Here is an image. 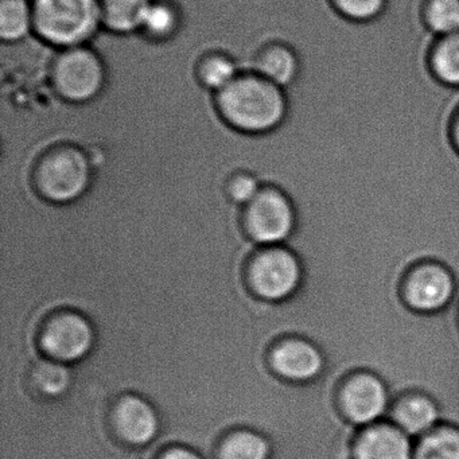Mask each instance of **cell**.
Returning <instances> with one entry per match:
<instances>
[{
	"label": "cell",
	"mask_w": 459,
	"mask_h": 459,
	"mask_svg": "<svg viewBox=\"0 0 459 459\" xmlns=\"http://www.w3.org/2000/svg\"><path fill=\"white\" fill-rule=\"evenodd\" d=\"M217 108L228 125L244 133L273 130L283 122L286 98L281 87L260 76H238L220 91Z\"/></svg>",
	"instance_id": "obj_1"
},
{
	"label": "cell",
	"mask_w": 459,
	"mask_h": 459,
	"mask_svg": "<svg viewBox=\"0 0 459 459\" xmlns=\"http://www.w3.org/2000/svg\"><path fill=\"white\" fill-rule=\"evenodd\" d=\"M31 10L39 37L68 49L88 41L101 22L100 0H33Z\"/></svg>",
	"instance_id": "obj_2"
},
{
	"label": "cell",
	"mask_w": 459,
	"mask_h": 459,
	"mask_svg": "<svg viewBox=\"0 0 459 459\" xmlns=\"http://www.w3.org/2000/svg\"><path fill=\"white\" fill-rule=\"evenodd\" d=\"M87 157L74 147L50 150L36 169V185L42 195L53 203L65 204L84 195L90 185Z\"/></svg>",
	"instance_id": "obj_3"
},
{
	"label": "cell",
	"mask_w": 459,
	"mask_h": 459,
	"mask_svg": "<svg viewBox=\"0 0 459 459\" xmlns=\"http://www.w3.org/2000/svg\"><path fill=\"white\" fill-rule=\"evenodd\" d=\"M104 79L106 74L100 58L85 48H71L55 64L56 90L74 103H84L98 96Z\"/></svg>",
	"instance_id": "obj_4"
},
{
	"label": "cell",
	"mask_w": 459,
	"mask_h": 459,
	"mask_svg": "<svg viewBox=\"0 0 459 459\" xmlns=\"http://www.w3.org/2000/svg\"><path fill=\"white\" fill-rule=\"evenodd\" d=\"M251 281L260 297L281 300L290 297L300 281L298 260L284 249L263 252L251 267Z\"/></svg>",
	"instance_id": "obj_5"
},
{
	"label": "cell",
	"mask_w": 459,
	"mask_h": 459,
	"mask_svg": "<svg viewBox=\"0 0 459 459\" xmlns=\"http://www.w3.org/2000/svg\"><path fill=\"white\" fill-rule=\"evenodd\" d=\"M95 334L82 316L74 313L60 314L53 318L42 333L41 345L50 359L58 362H74L92 349Z\"/></svg>",
	"instance_id": "obj_6"
},
{
	"label": "cell",
	"mask_w": 459,
	"mask_h": 459,
	"mask_svg": "<svg viewBox=\"0 0 459 459\" xmlns=\"http://www.w3.org/2000/svg\"><path fill=\"white\" fill-rule=\"evenodd\" d=\"M247 225L255 240L275 244L291 233L294 214L289 200L276 190H263L249 204Z\"/></svg>",
	"instance_id": "obj_7"
},
{
	"label": "cell",
	"mask_w": 459,
	"mask_h": 459,
	"mask_svg": "<svg viewBox=\"0 0 459 459\" xmlns=\"http://www.w3.org/2000/svg\"><path fill=\"white\" fill-rule=\"evenodd\" d=\"M386 402L385 388L373 376H357L343 389V410L354 423L367 424L380 418Z\"/></svg>",
	"instance_id": "obj_8"
},
{
	"label": "cell",
	"mask_w": 459,
	"mask_h": 459,
	"mask_svg": "<svg viewBox=\"0 0 459 459\" xmlns=\"http://www.w3.org/2000/svg\"><path fill=\"white\" fill-rule=\"evenodd\" d=\"M114 420L120 437L130 445H147L154 439L160 429L157 413L152 405L135 396L120 400Z\"/></svg>",
	"instance_id": "obj_9"
},
{
	"label": "cell",
	"mask_w": 459,
	"mask_h": 459,
	"mask_svg": "<svg viewBox=\"0 0 459 459\" xmlns=\"http://www.w3.org/2000/svg\"><path fill=\"white\" fill-rule=\"evenodd\" d=\"M453 281L439 267H424L411 276L407 287L410 305L423 313L440 310L453 295Z\"/></svg>",
	"instance_id": "obj_10"
},
{
	"label": "cell",
	"mask_w": 459,
	"mask_h": 459,
	"mask_svg": "<svg viewBox=\"0 0 459 459\" xmlns=\"http://www.w3.org/2000/svg\"><path fill=\"white\" fill-rule=\"evenodd\" d=\"M273 369L289 380L303 381L316 377L322 370L324 359L310 343L289 341L273 351Z\"/></svg>",
	"instance_id": "obj_11"
},
{
	"label": "cell",
	"mask_w": 459,
	"mask_h": 459,
	"mask_svg": "<svg viewBox=\"0 0 459 459\" xmlns=\"http://www.w3.org/2000/svg\"><path fill=\"white\" fill-rule=\"evenodd\" d=\"M356 459H412L411 446L403 432L391 427H375L356 445Z\"/></svg>",
	"instance_id": "obj_12"
},
{
	"label": "cell",
	"mask_w": 459,
	"mask_h": 459,
	"mask_svg": "<svg viewBox=\"0 0 459 459\" xmlns=\"http://www.w3.org/2000/svg\"><path fill=\"white\" fill-rule=\"evenodd\" d=\"M152 0H100L101 22L117 33L142 29Z\"/></svg>",
	"instance_id": "obj_13"
},
{
	"label": "cell",
	"mask_w": 459,
	"mask_h": 459,
	"mask_svg": "<svg viewBox=\"0 0 459 459\" xmlns=\"http://www.w3.org/2000/svg\"><path fill=\"white\" fill-rule=\"evenodd\" d=\"M256 66L260 76L281 88L291 84L298 76L299 60L290 48L273 45L260 53Z\"/></svg>",
	"instance_id": "obj_14"
},
{
	"label": "cell",
	"mask_w": 459,
	"mask_h": 459,
	"mask_svg": "<svg viewBox=\"0 0 459 459\" xmlns=\"http://www.w3.org/2000/svg\"><path fill=\"white\" fill-rule=\"evenodd\" d=\"M435 77L447 87L459 88V33L443 37L429 58Z\"/></svg>",
	"instance_id": "obj_15"
},
{
	"label": "cell",
	"mask_w": 459,
	"mask_h": 459,
	"mask_svg": "<svg viewBox=\"0 0 459 459\" xmlns=\"http://www.w3.org/2000/svg\"><path fill=\"white\" fill-rule=\"evenodd\" d=\"M394 419L407 434L419 435L434 426L437 411L426 397H412L396 408Z\"/></svg>",
	"instance_id": "obj_16"
},
{
	"label": "cell",
	"mask_w": 459,
	"mask_h": 459,
	"mask_svg": "<svg viewBox=\"0 0 459 459\" xmlns=\"http://www.w3.org/2000/svg\"><path fill=\"white\" fill-rule=\"evenodd\" d=\"M33 26V10L26 0H2L0 4V36L4 41H18Z\"/></svg>",
	"instance_id": "obj_17"
},
{
	"label": "cell",
	"mask_w": 459,
	"mask_h": 459,
	"mask_svg": "<svg viewBox=\"0 0 459 459\" xmlns=\"http://www.w3.org/2000/svg\"><path fill=\"white\" fill-rule=\"evenodd\" d=\"M267 440L252 431H238L222 442L219 459H268Z\"/></svg>",
	"instance_id": "obj_18"
},
{
	"label": "cell",
	"mask_w": 459,
	"mask_h": 459,
	"mask_svg": "<svg viewBox=\"0 0 459 459\" xmlns=\"http://www.w3.org/2000/svg\"><path fill=\"white\" fill-rule=\"evenodd\" d=\"M424 21L434 34L459 33V0H429Z\"/></svg>",
	"instance_id": "obj_19"
},
{
	"label": "cell",
	"mask_w": 459,
	"mask_h": 459,
	"mask_svg": "<svg viewBox=\"0 0 459 459\" xmlns=\"http://www.w3.org/2000/svg\"><path fill=\"white\" fill-rule=\"evenodd\" d=\"M33 386L45 397L65 394L71 384V373L58 362H39L33 369Z\"/></svg>",
	"instance_id": "obj_20"
},
{
	"label": "cell",
	"mask_w": 459,
	"mask_h": 459,
	"mask_svg": "<svg viewBox=\"0 0 459 459\" xmlns=\"http://www.w3.org/2000/svg\"><path fill=\"white\" fill-rule=\"evenodd\" d=\"M416 459H459V432L437 429L419 445Z\"/></svg>",
	"instance_id": "obj_21"
},
{
	"label": "cell",
	"mask_w": 459,
	"mask_h": 459,
	"mask_svg": "<svg viewBox=\"0 0 459 459\" xmlns=\"http://www.w3.org/2000/svg\"><path fill=\"white\" fill-rule=\"evenodd\" d=\"M178 25L176 10L166 4L152 2L144 17L142 30L146 31L152 39H166L171 36Z\"/></svg>",
	"instance_id": "obj_22"
},
{
	"label": "cell",
	"mask_w": 459,
	"mask_h": 459,
	"mask_svg": "<svg viewBox=\"0 0 459 459\" xmlns=\"http://www.w3.org/2000/svg\"><path fill=\"white\" fill-rule=\"evenodd\" d=\"M201 82L212 90L222 91L238 79L236 66L230 58L213 56L206 58L200 68Z\"/></svg>",
	"instance_id": "obj_23"
},
{
	"label": "cell",
	"mask_w": 459,
	"mask_h": 459,
	"mask_svg": "<svg viewBox=\"0 0 459 459\" xmlns=\"http://www.w3.org/2000/svg\"><path fill=\"white\" fill-rule=\"evenodd\" d=\"M340 14L353 22H372L388 7V0H333Z\"/></svg>",
	"instance_id": "obj_24"
},
{
	"label": "cell",
	"mask_w": 459,
	"mask_h": 459,
	"mask_svg": "<svg viewBox=\"0 0 459 459\" xmlns=\"http://www.w3.org/2000/svg\"><path fill=\"white\" fill-rule=\"evenodd\" d=\"M230 193L236 203L251 204L259 195V185L251 176H238L233 179Z\"/></svg>",
	"instance_id": "obj_25"
},
{
	"label": "cell",
	"mask_w": 459,
	"mask_h": 459,
	"mask_svg": "<svg viewBox=\"0 0 459 459\" xmlns=\"http://www.w3.org/2000/svg\"><path fill=\"white\" fill-rule=\"evenodd\" d=\"M160 459H201L197 454L192 451L185 450V448H171L166 451Z\"/></svg>",
	"instance_id": "obj_26"
},
{
	"label": "cell",
	"mask_w": 459,
	"mask_h": 459,
	"mask_svg": "<svg viewBox=\"0 0 459 459\" xmlns=\"http://www.w3.org/2000/svg\"><path fill=\"white\" fill-rule=\"evenodd\" d=\"M453 141L455 144L456 150L459 152V114L455 117V122L453 125Z\"/></svg>",
	"instance_id": "obj_27"
}]
</instances>
